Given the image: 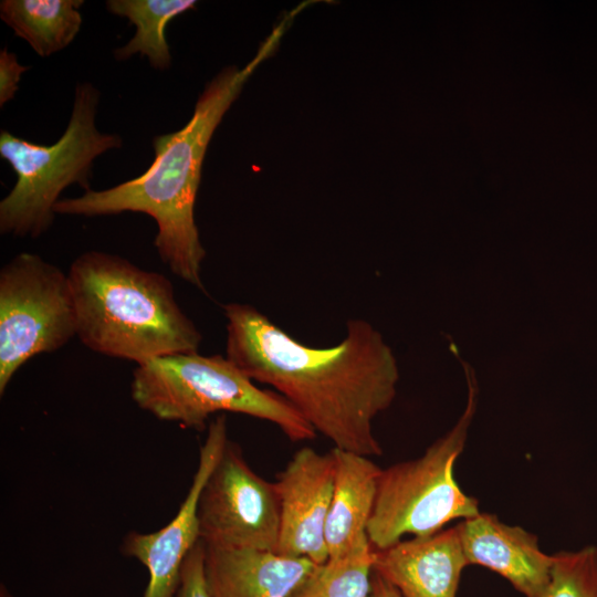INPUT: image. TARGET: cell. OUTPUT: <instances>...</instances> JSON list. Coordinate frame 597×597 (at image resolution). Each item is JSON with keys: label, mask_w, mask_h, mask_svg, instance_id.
Instances as JSON below:
<instances>
[{"label": "cell", "mask_w": 597, "mask_h": 597, "mask_svg": "<svg viewBox=\"0 0 597 597\" xmlns=\"http://www.w3.org/2000/svg\"><path fill=\"white\" fill-rule=\"evenodd\" d=\"M226 357L254 383L271 386L335 448L383 454L374 419L392 402L398 370L380 334L366 321L346 325L335 346L294 339L254 306L229 303Z\"/></svg>", "instance_id": "obj_1"}, {"label": "cell", "mask_w": 597, "mask_h": 597, "mask_svg": "<svg viewBox=\"0 0 597 597\" xmlns=\"http://www.w3.org/2000/svg\"><path fill=\"white\" fill-rule=\"evenodd\" d=\"M290 21V17L282 20L243 67L232 65L218 73L182 128L153 138L155 158L147 170L108 189L60 199L55 213L87 218L127 211L148 214L158 227L154 245L163 263L203 290L206 250L195 221V202L205 155L222 117L258 66L273 53Z\"/></svg>", "instance_id": "obj_2"}, {"label": "cell", "mask_w": 597, "mask_h": 597, "mask_svg": "<svg viewBox=\"0 0 597 597\" xmlns=\"http://www.w3.org/2000/svg\"><path fill=\"white\" fill-rule=\"evenodd\" d=\"M67 273L77 337L91 350L136 365L198 352L201 333L164 274L103 251L80 254Z\"/></svg>", "instance_id": "obj_3"}, {"label": "cell", "mask_w": 597, "mask_h": 597, "mask_svg": "<svg viewBox=\"0 0 597 597\" xmlns=\"http://www.w3.org/2000/svg\"><path fill=\"white\" fill-rule=\"evenodd\" d=\"M130 391L143 410L186 428L202 430L211 415L235 412L275 425L293 442L316 437L285 398L259 388L221 355L174 354L136 365Z\"/></svg>", "instance_id": "obj_4"}, {"label": "cell", "mask_w": 597, "mask_h": 597, "mask_svg": "<svg viewBox=\"0 0 597 597\" xmlns=\"http://www.w3.org/2000/svg\"><path fill=\"white\" fill-rule=\"evenodd\" d=\"M101 93L91 83L75 87L69 124L52 145L35 144L8 130L0 133V156L17 175L10 192L0 201V232L38 238L53 223L55 205L70 185L91 190L94 160L121 148L117 134L98 130L96 114Z\"/></svg>", "instance_id": "obj_5"}, {"label": "cell", "mask_w": 597, "mask_h": 597, "mask_svg": "<svg viewBox=\"0 0 597 597\" xmlns=\"http://www.w3.org/2000/svg\"><path fill=\"white\" fill-rule=\"evenodd\" d=\"M472 399L458 425L421 457L381 469L371 516L366 527L375 551L406 535H432L453 520L480 513L478 501L464 493L453 474L472 416Z\"/></svg>", "instance_id": "obj_6"}, {"label": "cell", "mask_w": 597, "mask_h": 597, "mask_svg": "<svg viewBox=\"0 0 597 597\" xmlns=\"http://www.w3.org/2000/svg\"><path fill=\"white\" fill-rule=\"evenodd\" d=\"M77 336L69 273L22 252L0 270V394L32 357L53 353Z\"/></svg>", "instance_id": "obj_7"}, {"label": "cell", "mask_w": 597, "mask_h": 597, "mask_svg": "<svg viewBox=\"0 0 597 597\" xmlns=\"http://www.w3.org/2000/svg\"><path fill=\"white\" fill-rule=\"evenodd\" d=\"M198 522L206 546L276 552L280 502L275 484L253 471L230 439L200 493Z\"/></svg>", "instance_id": "obj_8"}, {"label": "cell", "mask_w": 597, "mask_h": 597, "mask_svg": "<svg viewBox=\"0 0 597 597\" xmlns=\"http://www.w3.org/2000/svg\"><path fill=\"white\" fill-rule=\"evenodd\" d=\"M228 441L227 417L220 413L209 423L191 485L175 517L156 532H129L124 538L123 553L139 561L149 575L143 597L177 596L182 563L200 540L199 496Z\"/></svg>", "instance_id": "obj_9"}, {"label": "cell", "mask_w": 597, "mask_h": 597, "mask_svg": "<svg viewBox=\"0 0 597 597\" xmlns=\"http://www.w3.org/2000/svg\"><path fill=\"white\" fill-rule=\"evenodd\" d=\"M331 453L311 447L297 450L274 482L280 502L276 554L302 557L316 565L328 559L325 526L334 490Z\"/></svg>", "instance_id": "obj_10"}, {"label": "cell", "mask_w": 597, "mask_h": 597, "mask_svg": "<svg viewBox=\"0 0 597 597\" xmlns=\"http://www.w3.org/2000/svg\"><path fill=\"white\" fill-rule=\"evenodd\" d=\"M457 525L469 565L498 573L525 597H537L547 586L554 557L541 549L536 535L490 513Z\"/></svg>", "instance_id": "obj_11"}, {"label": "cell", "mask_w": 597, "mask_h": 597, "mask_svg": "<svg viewBox=\"0 0 597 597\" xmlns=\"http://www.w3.org/2000/svg\"><path fill=\"white\" fill-rule=\"evenodd\" d=\"M458 525L375 551L373 569L402 597H457L468 566Z\"/></svg>", "instance_id": "obj_12"}, {"label": "cell", "mask_w": 597, "mask_h": 597, "mask_svg": "<svg viewBox=\"0 0 597 597\" xmlns=\"http://www.w3.org/2000/svg\"><path fill=\"white\" fill-rule=\"evenodd\" d=\"M307 558L206 546L210 597H290L315 568Z\"/></svg>", "instance_id": "obj_13"}, {"label": "cell", "mask_w": 597, "mask_h": 597, "mask_svg": "<svg viewBox=\"0 0 597 597\" xmlns=\"http://www.w3.org/2000/svg\"><path fill=\"white\" fill-rule=\"evenodd\" d=\"M335 479L325 526L328 558L352 549L366 534L381 472L369 457L333 448Z\"/></svg>", "instance_id": "obj_14"}, {"label": "cell", "mask_w": 597, "mask_h": 597, "mask_svg": "<svg viewBox=\"0 0 597 597\" xmlns=\"http://www.w3.org/2000/svg\"><path fill=\"white\" fill-rule=\"evenodd\" d=\"M82 0H2L0 18L41 57L67 48L80 32Z\"/></svg>", "instance_id": "obj_15"}, {"label": "cell", "mask_w": 597, "mask_h": 597, "mask_svg": "<svg viewBox=\"0 0 597 597\" xmlns=\"http://www.w3.org/2000/svg\"><path fill=\"white\" fill-rule=\"evenodd\" d=\"M195 6L193 0H108L107 10L126 18L136 28L130 41L114 51L115 59L124 61L139 54L148 59L151 67L168 70L172 57L166 28L174 18Z\"/></svg>", "instance_id": "obj_16"}, {"label": "cell", "mask_w": 597, "mask_h": 597, "mask_svg": "<svg viewBox=\"0 0 597 597\" xmlns=\"http://www.w3.org/2000/svg\"><path fill=\"white\" fill-rule=\"evenodd\" d=\"M374 559L365 534L346 554L316 565L290 597H368Z\"/></svg>", "instance_id": "obj_17"}, {"label": "cell", "mask_w": 597, "mask_h": 597, "mask_svg": "<svg viewBox=\"0 0 597 597\" xmlns=\"http://www.w3.org/2000/svg\"><path fill=\"white\" fill-rule=\"evenodd\" d=\"M547 586L537 597H597V547L553 555Z\"/></svg>", "instance_id": "obj_18"}, {"label": "cell", "mask_w": 597, "mask_h": 597, "mask_svg": "<svg viewBox=\"0 0 597 597\" xmlns=\"http://www.w3.org/2000/svg\"><path fill=\"white\" fill-rule=\"evenodd\" d=\"M206 545L199 540L185 558L176 597H210L205 576Z\"/></svg>", "instance_id": "obj_19"}, {"label": "cell", "mask_w": 597, "mask_h": 597, "mask_svg": "<svg viewBox=\"0 0 597 597\" xmlns=\"http://www.w3.org/2000/svg\"><path fill=\"white\" fill-rule=\"evenodd\" d=\"M30 69L19 63L17 54L7 48L0 51V106L13 100L21 80V75Z\"/></svg>", "instance_id": "obj_20"}, {"label": "cell", "mask_w": 597, "mask_h": 597, "mask_svg": "<svg viewBox=\"0 0 597 597\" xmlns=\"http://www.w3.org/2000/svg\"><path fill=\"white\" fill-rule=\"evenodd\" d=\"M368 597H402L400 593L373 569Z\"/></svg>", "instance_id": "obj_21"}, {"label": "cell", "mask_w": 597, "mask_h": 597, "mask_svg": "<svg viewBox=\"0 0 597 597\" xmlns=\"http://www.w3.org/2000/svg\"><path fill=\"white\" fill-rule=\"evenodd\" d=\"M0 597H12L3 584H1V587H0Z\"/></svg>", "instance_id": "obj_22"}]
</instances>
